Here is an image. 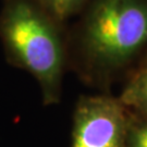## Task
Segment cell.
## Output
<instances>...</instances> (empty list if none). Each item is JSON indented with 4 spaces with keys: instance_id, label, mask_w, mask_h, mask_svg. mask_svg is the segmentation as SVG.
Here are the masks:
<instances>
[{
    "instance_id": "6da1fadb",
    "label": "cell",
    "mask_w": 147,
    "mask_h": 147,
    "mask_svg": "<svg viewBox=\"0 0 147 147\" xmlns=\"http://www.w3.org/2000/svg\"><path fill=\"white\" fill-rule=\"evenodd\" d=\"M147 50V0H89L68 35V63L86 82L105 85Z\"/></svg>"
},
{
    "instance_id": "3957f363",
    "label": "cell",
    "mask_w": 147,
    "mask_h": 147,
    "mask_svg": "<svg viewBox=\"0 0 147 147\" xmlns=\"http://www.w3.org/2000/svg\"><path fill=\"white\" fill-rule=\"evenodd\" d=\"M130 117L119 98L81 97L73 115L71 147H124Z\"/></svg>"
},
{
    "instance_id": "7a4b0ae2",
    "label": "cell",
    "mask_w": 147,
    "mask_h": 147,
    "mask_svg": "<svg viewBox=\"0 0 147 147\" xmlns=\"http://www.w3.org/2000/svg\"><path fill=\"white\" fill-rule=\"evenodd\" d=\"M0 42L11 65L38 82L44 105L61 99L68 65V34L39 0H2Z\"/></svg>"
},
{
    "instance_id": "277c9868",
    "label": "cell",
    "mask_w": 147,
    "mask_h": 147,
    "mask_svg": "<svg viewBox=\"0 0 147 147\" xmlns=\"http://www.w3.org/2000/svg\"><path fill=\"white\" fill-rule=\"evenodd\" d=\"M119 99L131 112L147 117V57L129 75Z\"/></svg>"
},
{
    "instance_id": "8992f818",
    "label": "cell",
    "mask_w": 147,
    "mask_h": 147,
    "mask_svg": "<svg viewBox=\"0 0 147 147\" xmlns=\"http://www.w3.org/2000/svg\"><path fill=\"white\" fill-rule=\"evenodd\" d=\"M124 147H147V117L131 112Z\"/></svg>"
},
{
    "instance_id": "5b68a950",
    "label": "cell",
    "mask_w": 147,
    "mask_h": 147,
    "mask_svg": "<svg viewBox=\"0 0 147 147\" xmlns=\"http://www.w3.org/2000/svg\"><path fill=\"white\" fill-rule=\"evenodd\" d=\"M51 16L61 23L82 12L89 0H39Z\"/></svg>"
}]
</instances>
